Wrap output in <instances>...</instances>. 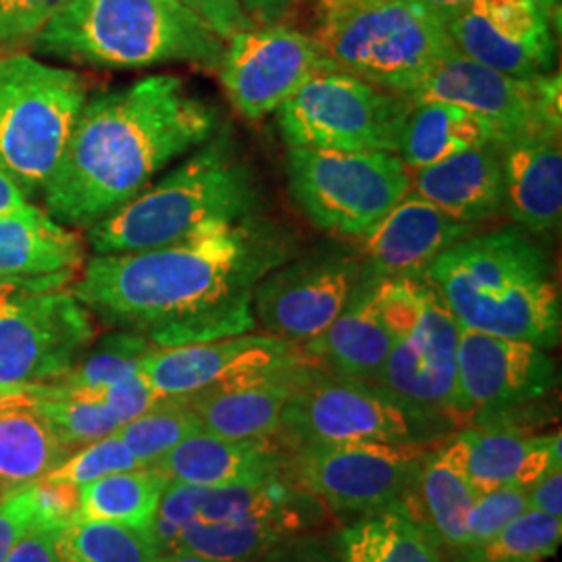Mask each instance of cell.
Listing matches in <instances>:
<instances>
[{
  "label": "cell",
  "instance_id": "cell-37",
  "mask_svg": "<svg viewBox=\"0 0 562 562\" xmlns=\"http://www.w3.org/2000/svg\"><path fill=\"white\" fill-rule=\"evenodd\" d=\"M561 540L562 517L527 508L490 542L464 552L459 562H542L557 554Z\"/></svg>",
  "mask_w": 562,
  "mask_h": 562
},
{
  "label": "cell",
  "instance_id": "cell-26",
  "mask_svg": "<svg viewBox=\"0 0 562 562\" xmlns=\"http://www.w3.org/2000/svg\"><path fill=\"white\" fill-rule=\"evenodd\" d=\"M413 192L459 222L482 225L503 217V146L483 144L413 171Z\"/></svg>",
  "mask_w": 562,
  "mask_h": 562
},
{
  "label": "cell",
  "instance_id": "cell-56",
  "mask_svg": "<svg viewBox=\"0 0 562 562\" xmlns=\"http://www.w3.org/2000/svg\"><path fill=\"white\" fill-rule=\"evenodd\" d=\"M159 562H217L211 561V559H204V557H196V554H186V552H169V554H162L161 561Z\"/></svg>",
  "mask_w": 562,
  "mask_h": 562
},
{
  "label": "cell",
  "instance_id": "cell-4",
  "mask_svg": "<svg viewBox=\"0 0 562 562\" xmlns=\"http://www.w3.org/2000/svg\"><path fill=\"white\" fill-rule=\"evenodd\" d=\"M261 190L229 127L190 153L162 180L144 188L88 229L94 255H117L190 240L259 215Z\"/></svg>",
  "mask_w": 562,
  "mask_h": 562
},
{
  "label": "cell",
  "instance_id": "cell-39",
  "mask_svg": "<svg viewBox=\"0 0 562 562\" xmlns=\"http://www.w3.org/2000/svg\"><path fill=\"white\" fill-rule=\"evenodd\" d=\"M301 492V487L292 485L288 480L213 487L201 485V501L194 522L238 521L248 515L290 503Z\"/></svg>",
  "mask_w": 562,
  "mask_h": 562
},
{
  "label": "cell",
  "instance_id": "cell-24",
  "mask_svg": "<svg viewBox=\"0 0 562 562\" xmlns=\"http://www.w3.org/2000/svg\"><path fill=\"white\" fill-rule=\"evenodd\" d=\"M283 461L285 452L273 438L229 440L202 429L153 467L169 482L213 487L283 480Z\"/></svg>",
  "mask_w": 562,
  "mask_h": 562
},
{
  "label": "cell",
  "instance_id": "cell-27",
  "mask_svg": "<svg viewBox=\"0 0 562 562\" xmlns=\"http://www.w3.org/2000/svg\"><path fill=\"white\" fill-rule=\"evenodd\" d=\"M452 438L477 494L498 487H529L548 469L562 467L561 431L529 436L506 429L462 427Z\"/></svg>",
  "mask_w": 562,
  "mask_h": 562
},
{
  "label": "cell",
  "instance_id": "cell-32",
  "mask_svg": "<svg viewBox=\"0 0 562 562\" xmlns=\"http://www.w3.org/2000/svg\"><path fill=\"white\" fill-rule=\"evenodd\" d=\"M169 480L140 467L78 487L76 521H111L150 529Z\"/></svg>",
  "mask_w": 562,
  "mask_h": 562
},
{
  "label": "cell",
  "instance_id": "cell-22",
  "mask_svg": "<svg viewBox=\"0 0 562 562\" xmlns=\"http://www.w3.org/2000/svg\"><path fill=\"white\" fill-rule=\"evenodd\" d=\"M311 362L220 383L183 401L199 417L202 429L213 436L229 440L273 438L280 429L283 406Z\"/></svg>",
  "mask_w": 562,
  "mask_h": 562
},
{
  "label": "cell",
  "instance_id": "cell-6",
  "mask_svg": "<svg viewBox=\"0 0 562 562\" xmlns=\"http://www.w3.org/2000/svg\"><path fill=\"white\" fill-rule=\"evenodd\" d=\"M313 38L336 69L408 99L454 50L443 21L422 0H346L325 7Z\"/></svg>",
  "mask_w": 562,
  "mask_h": 562
},
{
  "label": "cell",
  "instance_id": "cell-58",
  "mask_svg": "<svg viewBox=\"0 0 562 562\" xmlns=\"http://www.w3.org/2000/svg\"><path fill=\"white\" fill-rule=\"evenodd\" d=\"M344 2H346V0H344Z\"/></svg>",
  "mask_w": 562,
  "mask_h": 562
},
{
  "label": "cell",
  "instance_id": "cell-52",
  "mask_svg": "<svg viewBox=\"0 0 562 562\" xmlns=\"http://www.w3.org/2000/svg\"><path fill=\"white\" fill-rule=\"evenodd\" d=\"M27 204V196L21 192L20 186L0 171V215L11 213Z\"/></svg>",
  "mask_w": 562,
  "mask_h": 562
},
{
  "label": "cell",
  "instance_id": "cell-54",
  "mask_svg": "<svg viewBox=\"0 0 562 562\" xmlns=\"http://www.w3.org/2000/svg\"><path fill=\"white\" fill-rule=\"evenodd\" d=\"M536 9H540L552 25H559L561 21V0H529Z\"/></svg>",
  "mask_w": 562,
  "mask_h": 562
},
{
  "label": "cell",
  "instance_id": "cell-10",
  "mask_svg": "<svg viewBox=\"0 0 562 562\" xmlns=\"http://www.w3.org/2000/svg\"><path fill=\"white\" fill-rule=\"evenodd\" d=\"M411 109L408 97L329 65L304 81L273 115L288 148L398 153Z\"/></svg>",
  "mask_w": 562,
  "mask_h": 562
},
{
  "label": "cell",
  "instance_id": "cell-46",
  "mask_svg": "<svg viewBox=\"0 0 562 562\" xmlns=\"http://www.w3.org/2000/svg\"><path fill=\"white\" fill-rule=\"evenodd\" d=\"M255 562H346L338 533L308 531L273 546Z\"/></svg>",
  "mask_w": 562,
  "mask_h": 562
},
{
  "label": "cell",
  "instance_id": "cell-15",
  "mask_svg": "<svg viewBox=\"0 0 562 562\" xmlns=\"http://www.w3.org/2000/svg\"><path fill=\"white\" fill-rule=\"evenodd\" d=\"M362 278L355 246L331 244L281 262L255 288L252 311L262 334L304 346L323 334Z\"/></svg>",
  "mask_w": 562,
  "mask_h": 562
},
{
  "label": "cell",
  "instance_id": "cell-44",
  "mask_svg": "<svg viewBox=\"0 0 562 562\" xmlns=\"http://www.w3.org/2000/svg\"><path fill=\"white\" fill-rule=\"evenodd\" d=\"M99 398L113 411L121 425L138 419L144 413L157 408L161 402L167 401L153 392V387L142 378L140 371H134L121 378L120 382L106 385L99 394Z\"/></svg>",
  "mask_w": 562,
  "mask_h": 562
},
{
  "label": "cell",
  "instance_id": "cell-57",
  "mask_svg": "<svg viewBox=\"0 0 562 562\" xmlns=\"http://www.w3.org/2000/svg\"><path fill=\"white\" fill-rule=\"evenodd\" d=\"M183 4H188L190 9H194L199 13V7H201V0H181Z\"/></svg>",
  "mask_w": 562,
  "mask_h": 562
},
{
  "label": "cell",
  "instance_id": "cell-11",
  "mask_svg": "<svg viewBox=\"0 0 562 562\" xmlns=\"http://www.w3.org/2000/svg\"><path fill=\"white\" fill-rule=\"evenodd\" d=\"M431 443H331L285 452L283 480L334 515L404 510Z\"/></svg>",
  "mask_w": 562,
  "mask_h": 562
},
{
  "label": "cell",
  "instance_id": "cell-17",
  "mask_svg": "<svg viewBox=\"0 0 562 562\" xmlns=\"http://www.w3.org/2000/svg\"><path fill=\"white\" fill-rule=\"evenodd\" d=\"M331 63L313 36L288 25H259L234 34L225 42L220 80L227 101L246 121L273 115Z\"/></svg>",
  "mask_w": 562,
  "mask_h": 562
},
{
  "label": "cell",
  "instance_id": "cell-48",
  "mask_svg": "<svg viewBox=\"0 0 562 562\" xmlns=\"http://www.w3.org/2000/svg\"><path fill=\"white\" fill-rule=\"evenodd\" d=\"M59 529L30 522L4 562H63L59 554Z\"/></svg>",
  "mask_w": 562,
  "mask_h": 562
},
{
  "label": "cell",
  "instance_id": "cell-1",
  "mask_svg": "<svg viewBox=\"0 0 562 562\" xmlns=\"http://www.w3.org/2000/svg\"><path fill=\"white\" fill-rule=\"evenodd\" d=\"M290 252L280 225L255 215L161 248L94 255L74 296L155 346L223 340L255 331V288Z\"/></svg>",
  "mask_w": 562,
  "mask_h": 562
},
{
  "label": "cell",
  "instance_id": "cell-47",
  "mask_svg": "<svg viewBox=\"0 0 562 562\" xmlns=\"http://www.w3.org/2000/svg\"><path fill=\"white\" fill-rule=\"evenodd\" d=\"M34 521L32 485L2 492L0 496V562L7 561L11 548Z\"/></svg>",
  "mask_w": 562,
  "mask_h": 562
},
{
  "label": "cell",
  "instance_id": "cell-53",
  "mask_svg": "<svg viewBox=\"0 0 562 562\" xmlns=\"http://www.w3.org/2000/svg\"><path fill=\"white\" fill-rule=\"evenodd\" d=\"M423 4L442 21H448L467 11L475 0H422Z\"/></svg>",
  "mask_w": 562,
  "mask_h": 562
},
{
  "label": "cell",
  "instance_id": "cell-8",
  "mask_svg": "<svg viewBox=\"0 0 562 562\" xmlns=\"http://www.w3.org/2000/svg\"><path fill=\"white\" fill-rule=\"evenodd\" d=\"M442 429L387 396L373 383L311 362L281 413L273 440L283 452L331 443H429Z\"/></svg>",
  "mask_w": 562,
  "mask_h": 562
},
{
  "label": "cell",
  "instance_id": "cell-49",
  "mask_svg": "<svg viewBox=\"0 0 562 562\" xmlns=\"http://www.w3.org/2000/svg\"><path fill=\"white\" fill-rule=\"evenodd\" d=\"M199 15L223 42L229 41L238 32L255 27L241 11L240 0H201Z\"/></svg>",
  "mask_w": 562,
  "mask_h": 562
},
{
  "label": "cell",
  "instance_id": "cell-28",
  "mask_svg": "<svg viewBox=\"0 0 562 562\" xmlns=\"http://www.w3.org/2000/svg\"><path fill=\"white\" fill-rule=\"evenodd\" d=\"M477 492L462 467L461 450L450 436L425 454L406 515L422 522L442 546L448 559H461L469 546L467 519Z\"/></svg>",
  "mask_w": 562,
  "mask_h": 562
},
{
  "label": "cell",
  "instance_id": "cell-7",
  "mask_svg": "<svg viewBox=\"0 0 562 562\" xmlns=\"http://www.w3.org/2000/svg\"><path fill=\"white\" fill-rule=\"evenodd\" d=\"M88 101V80L25 53L0 57V171L42 194Z\"/></svg>",
  "mask_w": 562,
  "mask_h": 562
},
{
  "label": "cell",
  "instance_id": "cell-31",
  "mask_svg": "<svg viewBox=\"0 0 562 562\" xmlns=\"http://www.w3.org/2000/svg\"><path fill=\"white\" fill-rule=\"evenodd\" d=\"M336 533L346 562H452L431 531L404 510L352 519Z\"/></svg>",
  "mask_w": 562,
  "mask_h": 562
},
{
  "label": "cell",
  "instance_id": "cell-38",
  "mask_svg": "<svg viewBox=\"0 0 562 562\" xmlns=\"http://www.w3.org/2000/svg\"><path fill=\"white\" fill-rule=\"evenodd\" d=\"M196 431H202V423L188 408L186 401L167 398L138 419L123 423L115 434L140 462V467H153L171 448Z\"/></svg>",
  "mask_w": 562,
  "mask_h": 562
},
{
  "label": "cell",
  "instance_id": "cell-33",
  "mask_svg": "<svg viewBox=\"0 0 562 562\" xmlns=\"http://www.w3.org/2000/svg\"><path fill=\"white\" fill-rule=\"evenodd\" d=\"M443 25L457 53L504 76L542 78L554 69L557 60L548 59L531 46L506 36L475 7L443 21Z\"/></svg>",
  "mask_w": 562,
  "mask_h": 562
},
{
  "label": "cell",
  "instance_id": "cell-3",
  "mask_svg": "<svg viewBox=\"0 0 562 562\" xmlns=\"http://www.w3.org/2000/svg\"><path fill=\"white\" fill-rule=\"evenodd\" d=\"M423 276L462 329L543 350L561 341L554 265L538 238L519 225L471 234L429 262Z\"/></svg>",
  "mask_w": 562,
  "mask_h": 562
},
{
  "label": "cell",
  "instance_id": "cell-45",
  "mask_svg": "<svg viewBox=\"0 0 562 562\" xmlns=\"http://www.w3.org/2000/svg\"><path fill=\"white\" fill-rule=\"evenodd\" d=\"M32 503H34V521L50 529H65L76 521L78 515V487L67 483H32Z\"/></svg>",
  "mask_w": 562,
  "mask_h": 562
},
{
  "label": "cell",
  "instance_id": "cell-14",
  "mask_svg": "<svg viewBox=\"0 0 562 562\" xmlns=\"http://www.w3.org/2000/svg\"><path fill=\"white\" fill-rule=\"evenodd\" d=\"M411 101H442L482 117L498 144L561 134V76L513 78L462 57L457 48L446 55Z\"/></svg>",
  "mask_w": 562,
  "mask_h": 562
},
{
  "label": "cell",
  "instance_id": "cell-20",
  "mask_svg": "<svg viewBox=\"0 0 562 562\" xmlns=\"http://www.w3.org/2000/svg\"><path fill=\"white\" fill-rule=\"evenodd\" d=\"M86 244L46 211L25 204L0 215V283L15 281L59 290L81 273Z\"/></svg>",
  "mask_w": 562,
  "mask_h": 562
},
{
  "label": "cell",
  "instance_id": "cell-41",
  "mask_svg": "<svg viewBox=\"0 0 562 562\" xmlns=\"http://www.w3.org/2000/svg\"><path fill=\"white\" fill-rule=\"evenodd\" d=\"M132 469H140V462L136 461L130 448L121 442L117 434H111L97 442L86 443L80 452L69 454L44 480L81 487L86 483L97 482L106 475Z\"/></svg>",
  "mask_w": 562,
  "mask_h": 562
},
{
  "label": "cell",
  "instance_id": "cell-55",
  "mask_svg": "<svg viewBox=\"0 0 562 562\" xmlns=\"http://www.w3.org/2000/svg\"><path fill=\"white\" fill-rule=\"evenodd\" d=\"M32 396L21 390V392H7V394H0V413L7 411V408H13V406H21V404H30Z\"/></svg>",
  "mask_w": 562,
  "mask_h": 562
},
{
  "label": "cell",
  "instance_id": "cell-18",
  "mask_svg": "<svg viewBox=\"0 0 562 562\" xmlns=\"http://www.w3.org/2000/svg\"><path fill=\"white\" fill-rule=\"evenodd\" d=\"M311 361L302 346L269 334L155 346L140 361L142 378L161 398H190L220 383Z\"/></svg>",
  "mask_w": 562,
  "mask_h": 562
},
{
  "label": "cell",
  "instance_id": "cell-51",
  "mask_svg": "<svg viewBox=\"0 0 562 562\" xmlns=\"http://www.w3.org/2000/svg\"><path fill=\"white\" fill-rule=\"evenodd\" d=\"M241 11L255 27L276 25L296 4V0H240Z\"/></svg>",
  "mask_w": 562,
  "mask_h": 562
},
{
  "label": "cell",
  "instance_id": "cell-13",
  "mask_svg": "<svg viewBox=\"0 0 562 562\" xmlns=\"http://www.w3.org/2000/svg\"><path fill=\"white\" fill-rule=\"evenodd\" d=\"M557 385V362L548 350L461 327L457 357L461 427L508 429L552 396Z\"/></svg>",
  "mask_w": 562,
  "mask_h": 562
},
{
  "label": "cell",
  "instance_id": "cell-40",
  "mask_svg": "<svg viewBox=\"0 0 562 562\" xmlns=\"http://www.w3.org/2000/svg\"><path fill=\"white\" fill-rule=\"evenodd\" d=\"M471 7H475L506 36L531 46L548 59L557 60L554 25L529 0H475Z\"/></svg>",
  "mask_w": 562,
  "mask_h": 562
},
{
  "label": "cell",
  "instance_id": "cell-43",
  "mask_svg": "<svg viewBox=\"0 0 562 562\" xmlns=\"http://www.w3.org/2000/svg\"><path fill=\"white\" fill-rule=\"evenodd\" d=\"M65 0H0V57L30 46Z\"/></svg>",
  "mask_w": 562,
  "mask_h": 562
},
{
  "label": "cell",
  "instance_id": "cell-21",
  "mask_svg": "<svg viewBox=\"0 0 562 562\" xmlns=\"http://www.w3.org/2000/svg\"><path fill=\"white\" fill-rule=\"evenodd\" d=\"M327 508L311 494L232 522H192L169 546V552L196 554L217 562H255L273 546L317 531ZM167 552V554H169Z\"/></svg>",
  "mask_w": 562,
  "mask_h": 562
},
{
  "label": "cell",
  "instance_id": "cell-23",
  "mask_svg": "<svg viewBox=\"0 0 562 562\" xmlns=\"http://www.w3.org/2000/svg\"><path fill=\"white\" fill-rule=\"evenodd\" d=\"M504 213L531 236L559 232L562 217L561 134L503 146Z\"/></svg>",
  "mask_w": 562,
  "mask_h": 562
},
{
  "label": "cell",
  "instance_id": "cell-2",
  "mask_svg": "<svg viewBox=\"0 0 562 562\" xmlns=\"http://www.w3.org/2000/svg\"><path fill=\"white\" fill-rule=\"evenodd\" d=\"M222 127L213 102L176 76H150L86 101L42 199L55 222L90 229Z\"/></svg>",
  "mask_w": 562,
  "mask_h": 562
},
{
  "label": "cell",
  "instance_id": "cell-29",
  "mask_svg": "<svg viewBox=\"0 0 562 562\" xmlns=\"http://www.w3.org/2000/svg\"><path fill=\"white\" fill-rule=\"evenodd\" d=\"M483 144L498 138L482 117L450 102L419 101L404 123L398 155L411 171H419Z\"/></svg>",
  "mask_w": 562,
  "mask_h": 562
},
{
  "label": "cell",
  "instance_id": "cell-5",
  "mask_svg": "<svg viewBox=\"0 0 562 562\" xmlns=\"http://www.w3.org/2000/svg\"><path fill=\"white\" fill-rule=\"evenodd\" d=\"M30 46L92 67L183 63L215 74L225 50L213 27L181 0H65Z\"/></svg>",
  "mask_w": 562,
  "mask_h": 562
},
{
  "label": "cell",
  "instance_id": "cell-30",
  "mask_svg": "<svg viewBox=\"0 0 562 562\" xmlns=\"http://www.w3.org/2000/svg\"><path fill=\"white\" fill-rule=\"evenodd\" d=\"M69 454L34 401L0 413V492L41 482Z\"/></svg>",
  "mask_w": 562,
  "mask_h": 562
},
{
  "label": "cell",
  "instance_id": "cell-19",
  "mask_svg": "<svg viewBox=\"0 0 562 562\" xmlns=\"http://www.w3.org/2000/svg\"><path fill=\"white\" fill-rule=\"evenodd\" d=\"M475 232H480V225L454 220L411 190L355 244L361 257L362 278L423 276L427 265L443 250Z\"/></svg>",
  "mask_w": 562,
  "mask_h": 562
},
{
  "label": "cell",
  "instance_id": "cell-16",
  "mask_svg": "<svg viewBox=\"0 0 562 562\" xmlns=\"http://www.w3.org/2000/svg\"><path fill=\"white\" fill-rule=\"evenodd\" d=\"M461 325L425 278L422 306L408 329L394 336L392 350L373 385L436 427H454L457 357Z\"/></svg>",
  "mask_w": 562,
  "mask_h": 562
},
{
  "label": "cell",
  "instance_id": "cell-34",
  "mask_svg": "<svg viewBox=\"0 0 562 562\" xmlns=\"http://www.w3.org/2000/svg\"><path fill=\"white\" fill-rule=\"evenodd\" d=\"M57 546L63 562H159L162 557L150 529L123 522H69Z\"/></svg>",
  "mask_w": 562,
  "mask_h": 562
},
{
  "label": "cell",
  "instance_id": "cell-50",
  "mask_svg": "<svg viewBox=\"0 0 562 562\" xmlns=\"http://www.w3.org/2000/svg\"><path fill=\"white\" fill-rule=\"evenodd\" d=\"M527 506L552 517H562V467H552L527 487Z\"/></svg>",
  "mask_w": 562,
  "mask_h": 562
},
{
  "label": "cell",
  "instance_id": "cell-9",
  "mask_svg": "<svg viewBox=\"0 0 562 562\" xmlns=\"http://www.w3.org/2000/svg\"><path fill=\"white\" fill-rule=\"evenodd\" d=\"M285 176L292 199L325 234L359 240L413 190L398 153H346L290 146Z\"/></svg>",
  "mask_w": 562,
  "mask_h": 562
},
{
  "label": "cell",
  "instance_id": "cell-42",
  "mask_svg": "<svg viewBox=\"0 0 562 562\" xmlns=\"http://www.w3.org/2000/svg\"><path fill=\"white\" fill-rule=\"evenodd\" d=\"M527 508V487H498L485 494H477L467 519V552L490 542Z\"/></svg>",
  "mask_w": 562,
  "mask_h": 562
},
{
  "label": "cell",
  "instance_id": "cell-25",
  "mask_svg": "<svg viewBox=\"0 0 562 562\" xmlns=\"http://www.w3.org/2000/svg\"><path fill=\"white\" fill-rule=\"evenodd\" d=\"M392 341L394 336L380 304V280L361 278L340 315L302 350L322 369L373 383L392 350Z\"/></svg>",
  "mask_w": 562,
  "mask_h": 562
},
{
  "label": "cell",
  "instance_id": "cell-12",
  "mask_svg": "<svg viewBox=\"0 0 562 562\" xmlns=\"http://www.w3.org/2000/svg\"><path fill=\"white\" fill-rule=\"evenodd\" d=\"M97 336L92 313L74 294L0 283V394L65 375Z\"/></svg>",
  "mask_w": 562,
  "mask_h": 562
},
{
  "label": "cell",
  "instance_id": "cell-36",
  "mask_svg": "<svg viewBox=\"0 0 562 562\" xmlns=\"http://www.w3.org/2000/svg\"><path fill=\"white\" fill-rule=\"evenodd\" d=\"M25 392L32 396L34 406L55 427L60 442L71 450L76 446L106 438L121 427L120 419L99 396L67 392L53 383L30 385Z\"/></svg>",
  "mask_w": 562,
  "mask_h": 562
},
{
  "label": "cell",
  "instance_id": "cell-35",
  "mask_svg": "<svg viewBox=\"0 0 562 562\" xmlns=\"http://www.w3.org/2000/svg\"><path fill=\"white\" fill-rule=\"evenodd\" d=\"M153 348L155 344L136 331H111L97 344L92 341V346L81 355L80 361L65 375H60L59 380L50 383L67 392L99 396L106 385L138 371L142 359Z\"/></svg>",
  "mask_w": 562,
  "mask_h": 562
}]
</instances>
